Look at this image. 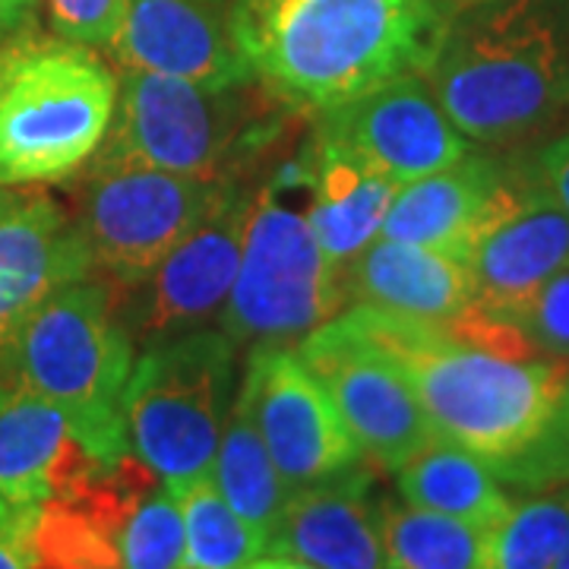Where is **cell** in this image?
Returning a JSON list of instances; mask_svg holds the SVG:
<instances>
[{
    "mask_svg": "<svg viewBox=\"0 0 569 569\" xmlns=\"http://www.w3.org/2000/svg\"><path fill=\"white\" fill-rule=\"evenodd\" d=\"M553 569H569V541H567V548H563V553L557 557V563H553Z\"/></svg>",
    "mask_w": 569,
    "mask_h": 569,
    "instance_id": "37",
    "label": "cell"
},
{
    "mask_svg": "<svg viewBox=\"0 0 569 569\" xmlns=\"http://www.w3.org/2000/svg\"><path fill=\"white\" fill-rule=\"evenodd\" d=\"M108 48L118 67L174 77L212 92L253 80L228 13L209 0H127L121 29Z\"/></svg>",
    "mask_w": 569,
    "mask_h": 569,
    "instance_id": "15",
    "label": "cell"
},
{
    "mask_svg": "<svg viewBox=\"0 0 569 569\" xmlns=\"http://www.w3.org/2000/svg\"><path fill=\"white\" fill-rule=\"evenodd\" d=\"M212 481L224 497V503L269 541L291 490L282 481L260 430L250 421L238 396L224 418L219 452L212 462Z\"/></svg>",
    "mask_w": 569,
    "mask_h": 569,
    "instance_id": "23",
    "label": "cell"
},
{
    "mask_svg": "<svg viewBox=\"0 0 569 569\" xmlns=\"http://www.w3.org/2000/svg\"><path fill=\"white\" fill-rule=\"evenodd\" d=\"M535 168H538L541 183L553 193V200L560 203V209L567 212L569 219V130L541 149Z\"/></svg>",
    "mask_w": 569,
    "mask_h": 569,
    "instance_id": "32",
    "label": "cell"
},
{
    "mask_svg": "<svg viewBox=\"0 0 569 569\" xmlns=\"http://www.w3.org/2000/svg\"><path fill=\"white\" fill-rule=\"evenodd\" d=\"M346 317L406 370L433 433L488 466L509 459L541 430L569 377V361L503 358L456 339L447 323L365 305H351Z\"/></svg>",
    "mask_w": 569,
    "mask_h": 569,
    "instance_id": "3",
    "label": "cell"
},
{
    "mask_svg": "<svg viewBox=\"0 0 569 569\" xmlns=\"http://www.w3.org/2000/svg\"><path fill=\"white\" fill-rule=\"evenodd\" d=\"M118 77L86 44L13 29L0 41V187L73 178L102 146Z\"/></svg>",
    "mask_w": 569,
    "mask_h": 569,
    "instance_id": "5",
    "label": "cell"
},
{
    "mask_svg": "<svg viewBox=\"0 0 569 569\" xmlns=\"http://www.w3.org/2000/svg\"><path fill=\"white\" fill-rule=\"evenodd\" d=\"M3 36H10V32H7V26L0 22V41H3Z\"/></svg>",
    "mask_w": 569,
    "mask_h": 569,
    "instance_id": "39",
    "label": "cell"
},
{
    "mask_svg": "<svg viewBox=\"0 0 569 569\" xmlns=\"http://www.w3.org/2000/svg\"><path fill=\"white\" fill-rule=\"evenodd\" d=\"M342 282L351 305L427 323H449L471 305V279L459 257L383 234L342 269Z\"/></svg>",
    "mask_w": 569,
    "mask_h": 569,
    "instance_id": "20",
    "label": "cell"
},
{
    "mask_svg": "<svg viewBox=\"0 0 569 569\" xmlns=\"http://www.w3.org/2000/svg\"><path fill=\"white\" fill-rule=\"evenodd\" d=\"M104 468L82 447L61 408L0 380V500L32 509L67 500Z\"/></svg>",
    "mask_w": 569,
    "mask_h": 569,
    "instance_id": "17",
    "label": "cell"
},
{
    "mask_svg": "<svg viewBox=\"0 0 569 569\" xmlns=\"http://www.w3.org/2000/svg\"><path fill=\"white\" fill-rule=\"evenodd\" d=\"M244 569H313L301 563V560H291V557H282V553H263L257 557L253 563H247Z\"/></svg>",
    "mask_w": 569,
    "mask_h": 569,
    "instance_id": "35",
    "label": "cell"
},
{
    "mask_svg": "<svg viewBox=\"0 0 569 569\" xmlns=\"http://www.w3.org/2000/svg\"><path fill=\"white\" fill-rule=\"evenodd\" d=\"M288 490L342 475L361 462L332 396L295 348L253 346L238 389Z\"/></svg>",
    "mask_w": 569,
    "mask_h": 569,
    "instance_id": "12",
    "label": "cell"
},
{
    "mask_svg": "<svg viewBox=\"0 0 569 569\" xmlns=\"http://www.w3.org/2000/svg\"><path fill=\"white\" fill-rule=\"evenodd\" d=\"M396 193L399 183L387 174L326 142L320 133L313 137L305 216L317 244L339 269L380 238Z\"/></svg>",
    "mask_w": 569,
    "mask_h": 569,
    "instance_id": "21",
    "label": "cell"
},
{
    "mask_svg": "<svg viewBox=\"0 0 569 569\" xmlns=\"http://www.w3.org/2000/svg\"><path fill=\"white\" fill-rule=\"evenodd\" d=\"M284 168L253 190L241 266L219 329L234 346L298 348L348 305L342 269L317 244L305 209L284 200Z\"/></svg>",
    "mask_w": 569,
    "mask_h": 569,
    "instance_id": "6",
    "label": "cell"
},
{
    "mask_svg": "<svg viewBox=\"0 0 569 569\" xmlns=\"http://www.w3.org/2000/svg\"><path fill=\"white\" fill-rule=\"evenodd\" d=\"M260 137L241 86L212 92L121 67L114 114L96 156L197 181H234L247 149Z\"/></svg>",
    "mask_w": 569,
    "mask_h": 569,
    "instance_id": "8",
    "label": "cell"
},
{
    "mask_svg": "<svg viewBox=\"0 0 569 569\" xmlns=\"http://www.w3.org/2000/svg\"><path fill=\"white\" fill-rule=\"evenodd\" d=\"M0 569H29L26 557H22L13 512H7V519L0 522Z\"/></svg>",
    "mask_w": 569,
    "mask_h": 569,
    "instance_id": "33",
    "label": "cell"
},
{
    "mask_svg": "<svg viewBox=\"0 0 569 569\" xmlns=\"http://www.w3.org/2000/svg\"><path fill=\"white\" fill-rule=\"evenodd\" d=\"M317 133L399 187L437 174L471 152V140L449 121L418 73L326 111Z\"/></svg>",
    "mask_w": 569,
    "mask_h": 569,
    "instance_id": "13",
    "label": "cell"
},
{
    "mask_svg": "<svg viewBox=\"0 0 569 569\" xmlns=\"http://www.w3.org/2000/svg\"><path fill=\"white\" fill-rule=\"evenodd\" d=\"M475 3H485V0H475Z\"/></svg>",
    "mask_w": 569,
    "mask_h": 569,
    "instance_id": "41",
    "label": "cell"
},
{
    "mask_svg": "<svg viewBox=\"0 0 569 569\" xmlns=\"http://www.w3.org/2000/svg\"><path fill=\"white\" fill-rule=\"evenodd\" d=\"M389 569H488L490 531L443 512L380 503Z\"/></svg>",
    "mask_w": 569,
    "mask_h": 569,
    "instance_id": "25",
    "label": "cell"
},
{
    "mask_svg": "<svg viewBox=\"0 0 569 569\" xmlns=\"http://www.w3.org/2000/svg\"><path fill=\"white\" fill-rule=\"evenodd\" d=\"M29 569H123L121 535L73 500L10 509Z\"/></svg>",
    "mask_w": 569,
    "mask_h": 569,
    "instance_id": "24",
    "label": "cell"
},
{
    "mask_svg": "<svg viewBox=\"0 0 569 569\" xmlns=\"http://www.w3.org/2000/svg\"><path fill=\"white\" fill-rule=\"evenodd\" d=\"M396 485L408 507L443 512L488 531L497 529L512 509L493 468L481 456L440 437L396 471Z\"/></svg>",
    "mask_w": 569,
    "mask_h": 569,
    "instance_id": "22",
    "label": "cell"
},
{
    "mask_svg": "<svg viewBox=\"0 0 569 569\" xmlns=\"http://www.w3.org/2000/svg\"><path fill=\"white\" fill-rule=\"evenodd\" d=\"M209 3H222V0H209Z\"/></svg>",
    "mask_w": 569,
    "mask_h": 569,
    "instance_id": "40",
    "label": "cell"
},
{
    "mask_svg": "<svg viewBox=\"0 0 569 569\" xmlns=\"http://www.w3.org/2000/svg\"><path fill=\"white\" fill-rule=\"evenodd\" d=\"M493 317L516 326L538 358L569 361V269L541 284L522 305Z\"/></svg>",
    "mask_w": 569,
    "mask_h": 569,
    "instance_id": "30",
    "label": "cell"
},
{
    "mask_svg": "<svg viewBox=\"0 0 569 569\" xmlns=\"http://www.w3.org/2000/svg\"><path fill=\"white\" fill-rule=\"evenodd\" d=\"M295 351L332 396L361 459L399 471L437 440L406 370L346 313L320 326Z\"/></svg>",
    "mask_w": 569,
    "mask_h": 569,
    "instance_id": "10",
    "label": "cell"
},
{
    "mask_svg": "<svg viewBox=\"0 0 569 569\" xmlns=\"http://www.w3.org/2000/svg\"><path fill=\"white\" fill-rule=\"evenodd\" d=\"M569 541V485L512 503L490 529L488 569H553Z\"/></svg>",
    "mask_w": 569,
    "mask_h": 569,
    "instance_id": "27",
    "label": "cell"
},
{
    "mask_svg": "<svg viewBox=\"0 0 569 569\" xmlns=\"http://www.w3.org/2000/svg\"><path fill=\"white\" fill-rule=\"evenodd\" d=\"M137 346L121 317V288L82 279L51 295L0 355V380L36 392L67 415L80 443L104 466L130 452L127 383Z\"/></svg>",
    "mask_w": 569,
    "mask_h": 569,
    "instance_id": "4",
    "label": "cell"
},
{
    "mask_svg": "<svg viewBox=\"0 0 569 569\" xmlns=\"http://www.w3.org/2000/svg\"><path fill=\"white\" fill-rule=\"evenodd\" d=\"M266 553H282L313 569H389L370 478L355 466L291 490Z\"/></svg>",
    "mask_w": 569,
    "mask_h": 569,
    "instance_id": "18",
    "label": "cell"
},
{
    "mask_svg": "<svg viewBox=\"0 0 569 569\" xmlns=\"http://www.w3.org/2000/svg\"><path fill=\"white\" fill-rule=\"evenodd\" d=\"M51 29L86 48H108L123 22L127 0H41Z\"/></svg>",
    "mask_w": 569,
    "mask_h": 569,
    "instance_id": "31",
    "label": "cell"
},
{
    "mask_svg": "<svg viewBox=\"0 0 569 569\" xmlns=\"http://www.w3.org/2000/svg\"><path fill=\"white\" fill-rule=\"evenodd\" d=\"M183 519V569H244L263 557L266 535L224 503L212 475L168 488Z\"/></svg>",
    "mask_w": 569,
    "mask_h": 569,
    "instance_id": "26",
    "label": "cell"
},
{
    "mask_svg": "<svg viewBox=\"0 0 569 569\" xmlns=\"http://www.w3.org/2000/svg\"><path fill=\"white\" fill-rule=\"evenodd\" d=\"M82 168L73 222L89 247L96 279L121 291L140 284L162 263L231 183L197 181L102 156H92Z\"/></svg>",
    "mask_w": 569,
    "mask_h": 569,
    "instance_id": "9",
    "label": "cell"
},
{
    "mask_svg": "<svg viewBox=\"0 0 569 569\" xmlns=\"http://www.w3.org/2000/svg\"><path fill=\"white\" fill-rule=\"evenodd\" d=\"M526 178L529 174H516L493 159L468 152L462 162L399 187L380 234L462 260L471 241L519 193Z\"/></svg>",
    "mask_w": 569,
    "mask_h": 569,
    "instance_id": "19",
    "label": "cell"
},
{
    "mask_svg": "<svg viewBox=\"0 0 569 569\" xmlns=\"http://www.w3.org/2000/svg\"><path fill=\"white\" fill-rule=\"evenodd\" d=\"M123 569H183V519L174 493L159 485L121 531Z\"/></svg>",
    "mask_w": 569,
    "mask_h": 569,
    "instance_id": "29",
    "label": "cell"
},
{
    "mask_svg": "<svg viewBox=\"0 0 569 569\" xmlns=\"http://www.w3.org/2000/svg\"><path fill=\"white\" fill-rule=\"evenodd\" d=\"M490 468L503 485L531 493L569 485V377L541 430L519 452Z\"/></svg>",
    "mask_w": 569,
    "mask_h": 569,
    "instance_id": "28",
    "label": "cell"
},
{
    "mask_svg": "<svg viewBox=\"0 0 569 569\" xmlns=\"http://www.w3.org/2000/svg\"><path fill=\"white\" fill-rule=\"evenodd\" d=\"M425 80L471 142L545 133L569 111V44L553 0H503L452 20Z\"/></svg>",
    "mask_w": 569,
    "mask_h": 569,
    "instance_id": "2",
    "label": "cell"
},
{
    "mask_svg": "<svg viewBox=\"0 0 569 569\" xmlns=\"http://www.w3.org/2000/svg\"><path fill=\"white\" fill-rule=\"evenodd\" d=\"M13 197H17V190H13V187H0V212L10 206V200H13Z\"/></svg>",
    "mask_w": 569,
    "mask_h": 569,
    "instance_id": "36",
    "label": "cell"
},
{
    "mask_svg": "<svg viewBox=\"0 0 569 569\" xmlns=\"http://www.w3.org/2000/svg\"><path fill=\"white\" fill-rule=\"evenodd\" d=\"M7 512H10V507H7V503H3V500H0V522H3V519H7Z\"/></svg>",
    "mask_w": 569,
    "mask_h": 569,
    "instance_id": "38",
    "label": "cell"
},
{
    "mask_svg": "<svg viewBox=\"0 0 569 569\" xmlns=\"http://www.w3.org/2000/svg\"><path fill=\"white\" fill-rule=\"evenodd\" d=\"M462 263L471 279V305L488 313H507L567 272L569 219L538 168L471 241Z\"/></svg>",
    "mask_w": 569,
    "mask_h": 569,
    "instance_id": "14",
    "label": "cell"
},
{
    "mask_svg": "<svg viewBox=\"0 0 569 569\" xmlns=\"http://www.w3.org/2000/svg\"><path fill=\"white\" fill-rule=\"evenodd\" d=\"M29 7H32V0H0V22L7 26V32L20 29Z\"/></svg>",
    "mask_w": 569,
    "mask_h": 569,
    "instance_id": "34",
    "label": "cell"
},
{
    "mask_svg": "<svg viewBox=\"0 0 569 569\" xmlns=\"http://www.w3.org/2000/svg\"><path fill=\"white\" fill-rule=\"evenodd\" d=\"M96 279L73 216L39 190H17L0 212V355L51 295Z\"/></svg>",
    "mask_w": 569,
    "mask_h": 569,
    "instance_id": "16",
    "label": "cell"
},
{
    "mask_svg": "<svg viewBox=\"0 0 569 569\" xmlns=\"http://www.w3.org/2000/svg\"><path fill=\"white\" fill-rule=\"evenodd\" d=\"M253 190L241 178L140 284L121 291V317L133 346L203 329L219 320L241 266Z\"/></svg>",
    "mask_w": 569,
    "mask_h": 569,
    "instance_id": "11",
    "label": "cell"
},
{
    "mask_svg": "<svg viewBox=\"0 0 569 569\" xmlns=\"http://www.w3.org/2000/svg\"><path fill=\"white\" fill-rule=\"evenodd\" d=\"M228 22L253 80L288 108L326 114L425 77L452 17L443 0H234Z\"/></svg>",
    "mask_w": 569,
    "mask_h": 569,
    "instance_id": "1",
    "label": "cell"
},
{
    "mask_svg": "<svg viewBox=\"0 0 569 569\" xmlns=\"http://www.w3.org/2000/svg\"><path fill=\"white\" fill-rule=\"evenodd\" d=\"M238 346L222 329H190L142 348L127 383L130 449L164 488L212 475L231 408Z\"/></svg>",
    "mask_w": 569,
    "mask_h": 569,
    "instance_id": "7",
    "label": "cell"
}]
</instances>
